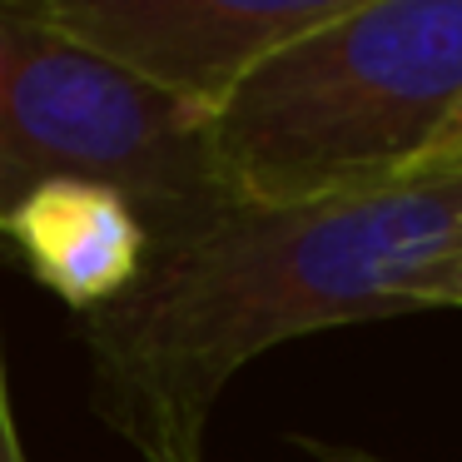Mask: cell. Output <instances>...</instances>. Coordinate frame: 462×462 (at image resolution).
Returning <instances> with one entry per match:
<instances>
[{"instance_id":"1","label":"cell","mask_w":462,"mask_h":462,"mask_svg":"<svg viewBox=\"0 0 462 462\" xmlns=\"http://www.w3.org/2000/svg\"><path fill=\"white\" fill-rule=\"evenodd\" d=\"M462 239V164L313 204H234L150 244L140 279L85 313L90 408L144 462H204L244 363L303 333L408 319L402 283Z\"/></svg>"},{"instance_id":"2","label":"cell","mask_w":462,"mask_h":462,"mask_svg":"<svg viewBox=\"0 0 462 462\" xmlns=\"http://www.w3.org/2000/svg\"><path fill=\"white\" fill-rule=\"evenodd\" d=\"M457 110L462 0H353L209 115V144L239 204H313L418 174Z\"/></svg>"},{"instance_id":"3","label":"cell","mask_w":462,"mask_h":462,"mask_svg":"<svg viewBox=\"0 0 462 462\" xmlns=\"http://www.w3.org/2000/svg\"><path fill=\"white\" fill-rule=\"evenodd\" d=\"M55 180L125 194L150 244L189 234L239 204L214 164L209 115L51 35L31 21L25 0H5L0 214Z\"/></svg>"},{"instance_id":"4","label":"cell","mask_w":462,"mask_h":462,"mask_svg":"<svg viewBox=\"0 0 462 462\" xmlns=\"http://www.w3.org/2000/svg\"><path fill=\"white\" fill-rule=\"evenodd\" d=\"M353 0H25L35 25L214 115L273 51Z\"/></svg>"},{"instance_id":"5","label":"cell","mask_w":462,"mask_h":462,"mask_svg":"<svg viewBox=\"0 0 462 462\" xmlns=\"http://www.w3.org/2000/svg\"><path fill=\"white\" fill-rule=\"evenodd\" d=\"M0 249H15L35 283L85 319L140 279L150 229L125 194L55 180L0 214Z\"/></svg>"},{"instance_id":"6","label":"cell","mask_w":462,"mask_h":462,"mask_svg":"<svg viewBox=\"0 0 462 462\" xmlns=\"http://www.w3.org/2000/svg\"><path fill=\"white\" fill-rule=\"evenodd\" d=\"M402 309H462V239L432 254L422 269H412V279L402 283Z\"/></svg>"},{"instance_id":"7","label":"cell","mask_w":462,"mask_h":462,"mask_svg":"<svg viewBox=\"0 0 462 462\" xmlns=\"http://www.w3.org/2000/svg\"><path fill=\"white\" fill-rule=\"evenodd\" d=\"M0 462H25L15 412H11V383H5V348H0Z\"/></svg>"},{"instance_id":"8","label":"cell","mask_w":462,"mask_h":462,"mask_svg":"<svg viewBox=\"0 0 462 462\" xmlns=\"http://www.w3.org/2000/svg\"><path fill=\"white\" fill-rule=\"evenodd\" d=\"M452 164H462V110L448 120V130L438 134V144L428 150V160H422V170H452Z\"/></svg>"},{"instance_id":"9","label":"cell","mask_w":462,"mask_h":462,"mask_svg":"<svg viewBox=\"0 0 462 462\" xmlns=\"http://www.w3.org/2000/svg\"><path fill=\"white\" fill-rule=\"evenodd\" d=\"M303 452H313L319 462H393L378 457V452H363V448H343V442H323V438H293Z\"/></svg>"}]
</instances>
